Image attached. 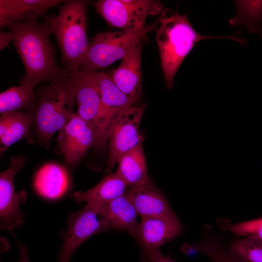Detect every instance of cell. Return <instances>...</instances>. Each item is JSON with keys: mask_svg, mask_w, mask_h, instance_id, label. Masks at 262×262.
Here are the masks:
<instances>
[{"mask_svg": "<svg viewBox=\"0 0 262 262\" xmlns=\"http://www.w3.org/2000/svg\"><path fill=\"white\" fill-rule=\"evenodd\" d=\"M38 16L30 14L24 21L10 22L3 27L9 33L24 65L25 74L19 85L33 89L43 82L52 81L68 73L56 61V51L49 40L48 24L37 20Z\"/></svg>", "mask_w": 262, "mask_h": 262, "instance_id": "cell-1", "label": "cell"}, {"mask_svg": "<svg viewBox=\"0 0 262 262\" xmlns=\"http://www.w3.org/2000/svg\"><path fill=\"white\" fill-rule=\"evenodd\" d=\"M159 17L160 26L156 40L166 87L172 89L174 79L182 62L196 43L204 39H230L244 44L245 40L237 33L229 36L205 35L195 31L187 14L166 8Z\"/></svg>", "mask_w": 262, "mask_h": 262, "instance_id": "cell-2", "label": "cell"}, {"mask_svg": "<svg viewBox=\"0 0 262 262\" xmlns=\"http://www.w3.org/2000/svg\"><path fill=\"white\" fill-rule=\"evenodd\" d=\"M34 104L29 112L38 143L49 148L54 134L75 114V92L68 74L42 85L35 92Z\"/></svg>", "mask_w": 262, "mask_h": 262, "instance_id": "cell-3", "label": "cell"}, {"mask_svg": "<svg viewBox=\"0 0 262 262\" xmlns=\"http://www.w3.org/2000/svg\"><path fill=\"white\" fill-rule=\"evenodd\" d=\"M89 1L65 0L56 16L46 19L61 53V63L68 74L78 71L87 50V6Z\"/></svg>", "mask_w": 262, "mask_h": 262, "instance_id": "cell-4", "label": "cell"}, {"mask_svg": "<svg viewBox=\"0 0 262 262\" xmlns=\"http://www.w3.org/2000/svg\"><path fill=\"white\" fill-rule=\"evenodd\" d=\"M159 18L138 32L117 31L97 34L89 43L78 71L93 73L122 59L141 39L154 30Z\"/></svg>", "mask_w": 262, "mask_h": 262, "instance_id": "cell-5", "label": "cell"}, {"mask_svg": "<svg viewBox=\"0 0 262 262\" xmlns=\"http://www.w3.org/2000/svg\"><path fill=\"white\" fill-rule=\"evenodd\" d=\"M93 5L110 26L130 32L144 30L147 17L163 10L162 3L153 0H98Z\"/></svg>", "mask_w": 262, "mask_h": 262, "instance_id": "cell-6", "label": "cell"}, {"mask_svg": "<svg viewBox=\"0 0 262 262\" xmlns=\"http://www.w3.org/2000/svg\"><path fill=\"white\" fill-rule=\"evenodd\" d=\"M68 75L75 89L76 114L93 128L97 137L95 148L101 150L108 141L103 129L101 96L98 86L92 73L77 71Z\"/></svg>", "mask_w": 262, "mask_h": 262, "instance_id": "cell-7", "label": "cell"}, {"mask_svg": "<svg viewBox=\"0 0 262 262\" xmlns=\"http://www.w3.org/2000/svg\"><path fill=\"white\" fill-rule=\"evenodd\" d=\"M146 108L145 104L128 108L116 117L109 134V156L107 172H110L119 158L140 144L142 136L139 126Z\"/></svg>", "mask_w": 262, "mask_h": 262, "instance_id": "cell-8", "label": "cell"}, {"mask_svg": "<svg viewBox=\"0 0 262 262\" xmlns=\"http://www.w3.org/2000/svg\"><path fill=\"white\" fill-rule=\"evenodd\" d=\"M67 222L58 262H69L82 243L95 234L109 229L100 209L88 203L77 212L70 213Z\"/></svg>", "mask_w": 262, "mask_h": 262, "instance_id": "cell-9", "label": "cell"}, {"mask_svg": "<svg viewBox=\"0 0 262 262\" xmlns=\"http://www.w3.org/2000/svg\"><path fill=\"white\" fill-rule=\"evenodd\" d=\"M26 162L27 158L22 155L12 156L8 168L0 174V229L11 233L14 228L21 227L23 223L24 215L20 205L26 201V193L16 191L14 179Z\"/></svg>", "mask_w": 262, "mask_h": 262, "instance_id": "cell-10", "label": "cell"}, {"mask_svg": "<svg viewBox=\"0 0 262 262\" xmlns=\"http://www.w3.org/2000/svg\"><path fill=\"white\" fill-rule=\"evenodd\" d=\"M181 229L182 225L176 215L141 218L133 236L140 247L141 262H150L151 255L174 239Z\"/></svg>", "mask_w": 262, "mask_h": 262, "instance_id": "cell-11", "label": "cell"}, {"mask_svg": "<svg viewBox=\"0 0 262 262\" xmlns=\"http://www.w3.org/2000/svg\"><path fill=\"white\" fill-rule=\"evenodd\" d=\"M57 144L67 166H77L86 152L95 147L96 132L93 128L75 113L59 131Z\"/></svg>", "mask_w": 262, "mask_h": 262, "instance_id": "cell-12", "label": "cell"}, {"mask_svg": "<svg viewBox=\"0 0 262 262\" xmlns=\"http://www.w3.org/2000/svg\"><path fill=\"white\" fill-rule=\"evenodd\" d=\"M92 74L101 96L103 126L108 141L112 125L116 117L136 104L118 88L108 74L102 71Z\"/></svg>", "mask_w": 262, "mask_h": 262, "instance_id": "cell-13", "label": "cell"}, {"mask_svg": "<svg viewBox=\"0 0 262 262\" xmlns=\"http://www.w3.org/2000/svg\"><path fill=\"white\" fill-rule=\"evenodd\" d=\"M140 40L108 74L118 88L136 104L142 92L141 61L143 41Z\"/></svg>", "mask_w": 262, "mask_h": 262, "instance_id": "cell-14", "label": "cell"}, {"mask_svg": "<svg viewBox=\"0 0 262 262\" xmlns=\"http://www.w3.org/2000/svg\"><path fill=\"white\" fill-rule=\"evenodd\" d=\"M127 193L141 218L176 215L163 194L149 179L130 187Z\"/></svg>", "mask_w": 262, "mask_h": 262, "instance_id": "cell-15", "label": "cell"}, {"mask_svg": "<svg viewBox=\"0 0 262 262\" xmlns=\"http://www.w3.org/2000/svg\"><path fill=\"white\" fill-rule=\"evenodd\" d=\"M100 212L109 229L123 230L133 237L138 224V214L127 191L104 205Z\"/></svg>", "mask_w": 262, "mask_h": 262, "instance_id": "cell-16", "label": "cell"}, {"mask_svg": "<svg viewBox=\"0 0 262 262\" xmlns=\"http://www.w3.org/2000/svg\"><path fill=\"white\" fill-rule=\"evenodd\" d=\"M128 187L129 186L115 172L106 176L95 186L85 192H74L71 197L77 201H85L100 209L125 194Z\"/></svg>", "mask_w": 262, "mask_h": 262, "instance_id": "cell-17", "label": "cell"}, {"mask_svg": "<svg viewBox=\"0 0 262 262\" xmlns=\"http://www.w3.org/2000/svg\"><path fill=\"white\" fill-rule=\"evenodd\" d=\"M65 0H0V25L26 21L31 14L37 16L44 15L52 7Z\"/></svg>", "mask_w": 262, "mask_h": 262, "instance_id": "cell-18", "label": "cell"}, {"mask_svg": "<svg viewBox=\"0 0 262 262\" xmlns=\"http://www.w3.org/2000/svg\"><path fill=\"white\" fill-rule=\"evenodd\" d=\"M68 185V177L66 169L53 163L42 166L34 180V186L37 193L49 199L61 196L67 190Z\"/></svg>", "mask_w": 262, "mask_h": 262, "instance_id": "cell-19", "label": "cell"}, {"mask_svg": "<svg viewBox=\"0 0 262 262\" xmlns=\"http://www.w3.org/2000/svg\"><path fill=\"white\" fill-rule=\"evenodd\" d=\"M117 164L116 172L129 187L143 183L149 179L142 144L122 155Z\"/></svg>", "mask_w": 262, "mask_h": 262, "instance_id": "cell-20", "label": "cell"}, {"mask_svg": "<svg viewBox=\"0 0 262 262\" xmlns=\"http://www.w3.org/2000/svg\"><path fill=\"white\" fill-rule=\"evenodd\" d=\"M36 97L33 89L24 85L11 87L0 94V114L32 108Z\"/></svg>", "mask_w": 262, "mask_h": 262, "instance_id": "cell-21", "label": "cell"}, {"mask_svg": "<svg viewBox=\"0 0 262 262\" xmlns=\"http://www.w3.org/2000/svg\"><path fill=\"white\" fill-rule=\"evenodd\" d=\"M237 14L230 23L244 25L250 33H258L262 38V0L236 1Z\"/></svg>", "mask_w": 262, "mask_h": 262, "instance_id": "cell-22", "label": "cell"}, {"mask_svg": "<svg viewBox=\"0 0 262 262\" xmlns=\"http://www.w3.org/2000/svg\"><path fill=\"white\" fill-rule=\"evenodd\" d=\"M32 125V118L29 112H11V119L8 128L0 138V155L12 145L28 136Z\"/></svg>", "mask_w": 262, "mask_h": 262, "instance_id": "cell-23", "label": "cell"}, {"mask_svg": "<svg viewBox=\"0 0 262 262\" xmlns=\"http://www.w3.org/2000/svg\"><path fill=\"white\" fill-rule=\"evenodd\" d=\"M227 249L243 262H262V241L239 238L232 241Z\"/></svg>", "mask_w": 262, "mask_h": 262, "instance_id": "cell-24", "label": "cell"}, {"mask_svg": "<svg viewBox=\"0 0 262 262\" xmlns=\"http://www.w3.org/2000/svg\"><path fill=\"white\" fill-rule=\"evenodd\" d=\"M199 252L206 256L211 262H243L214 240H206L196 247Z\"/></svg>", "mask_w": 262, "mask_h": 262, "instance_id": "cell-25", "label": "cell"}, {"mask_svg": "<svg viewBox=\"0 0 262 262\" xmlns=\"http://www.w3.org/2000/svg\"><path fill=\"white\" fill-rule=\"evenodd\" d=\"M223 226H225L226 230L239 238H248L262 241V217L237 223L228 222Z\"/></svg>", "mask_w": 262, "mask_h": 262, "instance_id": "cell-26", "label": "cell"}, {"mask_svg": "<svg viewBox=\"0 0 262 262\" xmlns=\"http://www.w3.org/2000/svg\"><path fill=\"white\" fill-rule=\"evenodd\" d=\"M11 119V112L0 114V138L6 131Z\"/></svg>", "mask_w": 262, "mask_h": 262, "instance_id": "cell-27", "label": "cell"}, {"mask_svg": "<svg viewBox=\"0 0 262 262\" xmlns=\"http://www.w3.org/2000/svg\"><path fill=\"white\" fill-rule=\"evenodd\" d=\"M150 262H175L170 257L163 254L160 251L153 253L150 257Z\"/></svg>", "mask_w": 262, "mask_h": 262, "instance_id": "cell-28", "label": "cell"}, {"mask_svg": "<svg viewBox=\"0 0 262 262\" xmlns=\"http://www.w3.org/2000/svg\"><path fill=\"white\" fill-rule=\"evenodd\" d=\"M20 252V257L18 262H30L28 254V248L26 246L21 245L16 240Z\"/></svg>", "mask_w": 262, "mask_h": 262, "instance_id": "cell-29", "label": "cell"}, {"mask_svg": "<svg viewBox=\"0 0 262 262\" xmlns=\"http://www.w3.org/2000/svg\"><path fill=\"white\" fill-rule=\"evenodd\" d=\"M11 40L12 39L9 32H0V49L7 46Z\"/></svg>", "mask_w": 262, "mask_h": 262, "instance_id": "cell-30", "label": "cell"}]
</instances>
